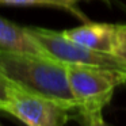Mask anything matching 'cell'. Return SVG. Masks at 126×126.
Returning <instances> with one entry per match:
<instances>
[{
  "mask_svg": "<svg viewBox=\"0 0 126 126\" xmlns=\"http://www.w3.org/2000/svg\"><path fill=\"white\" fill-rule=\"evenodd\" d=\"M81 0H0V4L18 7H53L71 12L83 22H88V18L79 8Z\"/></svg>",
  "mask_w": 126,
  "mask_h": 126,
  "instance_id": "obj_7",
  "label": "cell"
},
{
  "mask_svg": "<svg viewBox=\"0 0 126 126\" xmlns=\"http://www.w3.org/2000/svg\"><path fill=\"white\" fill-rule=\"evenodd\" d=\"M66 73L76 100V111L103 110L115 90L126 83L125 69L66 64Z\"/></svg>",
  "mask_w": 126,
  "mask_h": 126,
  "instance_id": "obj_2",
  "label": "cell"
},
{
  "mask_svg": "<svg viewBox=\"0 0 126 126\" xmlns=\"http://www.w3.org/2000/svg\"><path fill=\"white\" fill-rule=\"evenodd\" d=\"M0 126H3V125H1V123H0Z\"/></svg>",
  "mask_w": 126,
  "mask_h": 126,
  "instance_id": "obj_11",
  "label": "cell"
},
{
  "mask_svg": "<svg viewBox=\"0 0 126 126\" xmlns=\"http://www.w3.org/2000/svg\"><path fill=\"white\" fill-rule=\"evenodd\" d=\"M12 83L7 79L4 75L0 73V106L7 100L8 98V92H10V88H11Z\"/></svg>",
  "mask_w": 126,
  "mask_h": 126,
  "instance_id": "obj_10",
  "label": "cell"
},
{
  "mask_svg": "<svg viewBox=\"0 0 126 126\" xmlns=\"http://www.w3.org/2000/svg\"><path fill=\"white\" fill-rule=\"evenodd\" d=\"M0 50L49 56L27 27H22L3 16H0Z\"/></svg>",
  "mask_w": 126,
  "mask_h": 126,
  "instance_id": "obj_6",
  "label": "cell"
},
{
  "mask_svg": "<svg viewBox=\"0 0 126 126\" xmlns=\"http://www.w3.org/2000/svg\"><path fill=\"white\" fill-rule=\"evenodd\" d=\"M103 110H90V111H77L81 126H111L104 121L102 115Z\"/></svg>",
  "mask_w": 126,
  "mask_h": 126,
  "instance_id": "obj_8",
  "label": "cell"
},
{
  "mask_svg": "<svg viewBox=\"0 0 126 126\" xmlns=\"http://www.w3.org/2000/svg\"><path fill=\"white\" fill-rule=\"evenodd\" d=\"M112 54L126 64V25H117Z\"/></svg>",
  "mask_w": 126,
  "mask_h": 126,
  "instance_id": "obj_9",
  "label": "cell"
},
{
  "mask_svg": "<svg viewBox=\"0 0 126 126\" xmlns=\"http://www.w3.org/2000/svg\"><path fill=\"white\" fill-rule=\"evenodd\" d=\"M0 73L23 90L76 109L66 64L50 56L0 50Z\"/></svg>",
  "mask_w": 126,
  "mask_h": 126,
  "instance_id": "obj_1",
  "label": "cell"
},
{
  "mask_svg": "<svg viewBox=\"0 0 126 126\" xmlns=\"http://www.w3.org/2000/svg\"><path fill=\"white\" fill-rule=\"evenodd\" d=\"M0 110L14 115L26 126H65L76 109L26 91L12 83L8 98Z\"/></svg>",
  "mask_w": 126,
  "mask_h": 126,
  "instance_id": "obj_3",
  "label": "cell"
},
{
  "mask_svg": "<svg viewBox=\"0 0 126 126\" xmlns=\"http://www.w3.org/2000/svg\"><path fill=\"white\" fill-rule=\"evenodd\" d=\"M117 25L99 22H84L77 27L64 30L63 34L71 41L98 52L111 53L114 49Z\"/></svg>",
  "mask_w": 126,
  "mask_h": 126,
  "instance_id": "obj_5",
  "label": "cell"
},
{
  "mask_svg": "<svg viewBox=\"0 0 126 126\" xmlns=\"http://www.w3.org/2000/svg\"><path fill=\"white\" fill-rule=\"evenodd\" d=\"M31 35L38 41L44 50L56 60L64 64H79V65H99L107 68L125 69L126 64L111 53L98 52L80 44L71 41L63 34L44 27H27Z\"/></svg>",
  "mask_w": 126,
  "mask_h": 126,
  "instance_id": "obj_4",
  "label": "cell"
}]
</instances>
